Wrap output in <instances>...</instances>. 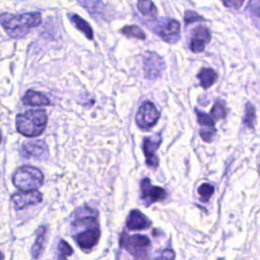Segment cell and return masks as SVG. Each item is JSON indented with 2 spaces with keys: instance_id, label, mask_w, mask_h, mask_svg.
Instances as JSON below:
<instances>
[{
  "instance_id": "cell-32",
  "label": "cell",
  "mask_w": 260,
  "mask_h": 260,
  "mask_svg": "<svg viewBox=\"0 0 260 260\" xmlns=\"http://www.w3.org/2000/svg\"><path fill=\"white\" fill-rule=\"evenodd\" d=\"M1 140H2V134H1V131H0V143H1Z\"/></svg>"
},
{
  "instance_id": "cell-18",
  "label": "cell",
  "mask_w": 260,
  "mask_h": 260,
  "mask_svg": "<svg viewBox=\"0 0 260 260\" xmlns=\"http://www.w3.org/2000/svg\"><path fill=\"white\" fill-rule=\"evenodd\" d=\"M197 77L200 80V85L204 89H207L217 79V73L213 69H211V68H202L199 71Z\"/></svg>"
},
{
  "instance_id": "cell-9",
  "label": "cell",
  "mask_w": 260,
  "mask_h": 260,
  "mask_svg": "<svg viewBox=\"0 0 260 260\" xmlns=\"http://www.w3.org/2000/svg\"><path fill=\"white\" fill-rule=\"evenodd\" d=\"M143 68L147 78L155 79L165 69L164 59L154 52H146L143 58Z\"/></svg>"
},
{
  "instance_id": "cell-1",
  "label": "cell",
  "mask_w": 260,
  "mask_h": 260,
  "mask_svg": "<svg viewBox=\"0 0 260 260\" xmlns=\"http://www.w3.org/2000/svg\"><path fill=\"white\" fill-rule=\"evenodd\" d=\"M42 21L40 12H30L23 14H0V23L6 32L14 39L24 37L30 28L38 26Z\"/></svg>"
},
{
  "instance_id": "cell-17",
  "label": "cell",
  "mask_w": 260,
  "mask_h": 260,
  "mask_svg": "<svg viewBox=\"0 0 260 260\" xmlns=\"http://www.w3.org/2000/svg\"><path fill=\"white\" fill-rule=\"evenodd\" d=\"M137 8L140 13L148 20H155L157 9L151 0H137Z\"/></svg>"
},
{
  "instance_id": "cell-8",
  "label": "cell",
  "mask_w": 260,
  "mask_h": 260,
  "mask_svg": "<svg viewBox=\"0 0 260 260\" xmlns=\"http://www.w3.org/2000/svg\"><path fill=\"white\" fill-rule=\"evenodd\" d=\"M43 200V195L41 192L36 190H28L14 193L11 196V202L15 210H21L26 206L40 203Z\"/></svg>"
},
{
  "instance_id": "cell-24",
  "label": "cell",
  "mask_w": 260,
  "mask_h": 260,
  "mask_svg": "<svg viewBox=\"0 0 260 260\" xmlns=\"http://www.w3.org/2000/svg\"><path fill=\"white\" fill-rule=\"evenodd\" d=\"M245 118H244V123L249 127V128H254V122H255V107L250 104L247 103L246 105V110H245Z\"/></svg>"
},
{
  "instance_id": "cell-16",
  "label": "cell",
  "mask_w": 260,
  "mask_h": 260,
  "mask_svg": "<svg viewBox=\"0 0 260 260\" xmlns=\"http://www.w3.org/2000/svg\"><path fill=\"white\" fill-rule=\"evenodd\" d=\"M22 103L26 106H34V107L51 105V102L44 93L35 91L32 89H29L25 92V94L22 98Z\"/></svg>"
},
{
  "instance_id": "cell-25",
  "label": "cell",
  "mask_w": 260,
  "mask_h": 260,
  "mask_svg": "<svg viewBox=\"0 0 260 260\" xmlns=\"http://www.w3.org/2000/svg\"><path fill=\"white\" fill-rule=\"evenodd\" d=\"M195 112L197 113L198 122H199V124L201 126H203L204 128H212V127H214V121L212 120V118L210 117L209 114H205L204 112H201L198 109H196Z\"/></svg>"
},
{
  "instance_id": "cell-2",
  "label": "cell",
  "mask_w": 260,
  "mask_h": 260,
  "mask_svg": "<svg viewBox=\"0 0 260 260\" xmlns=\"http://www.w3.org/2000/svg\"><path fill=\"white\" fill-rule=\"evenodd\" d=\"M48 122L47 114L44 110H29L16 117L17 131L26 137L40 136Z\"/></svg>"
},
{
  "instance_id": "cell-28",
  "label": "cell",
  "mask_w": 260,
  "mask_h": 260,
  "mask_svg": "<svg viewBox=\"0 0 260 260\" xmlns=\"http://www.w3.org/2000/svg\"><path fill=\"white\" fill-rule=\"evenodd\" d=\"M215 134V128H202L200 130V136L203 141L210 142L213 139V136Z\"/></svg>"
},
{
  "instance_id": "cell-13",
  "label": "cell",
  "mask_w": 260,
  "mask_h": 260,
  "mask_svg": "<svg viewBox=\"0 0 260 260\" xmlns=\"http://www.w3.org/2000/svg\"><path fill=\"white\" fill-rule=\"evenodd\" d=\"M161 143L160 133L157 134V137H148L143 142V151L146 158V165L150 168H156L158 166V158L155 155V151Z\"/></svg>"
},
{
  "instance_id": "cell-12",
  "label": "cell",
  "mask_w": 260,
  "mask_h": 260,
  "mask_svg": "<svg viewBox=\"0 0 260 260\" xmlns=\"http://www.w3.org/2000/svg\"><path fill=\"white\" fill-rule=\"evenodd\" d=\"M20 154L24 157L45 158L48 155V147L44 140L29 141L21 146Z\"/></svg>"
},
{
  "instance_id": "cell-31",
  "label": "cell",
  "mask_w": 260,
  "mask_h": 260,
  "mask_svg": "<svg viewBox=\"0 0 260 260\" xmlns=\"http://www.w3.org/2000/svg\"><path fill=\"white\" fill-rule=\"evenodd\" d=\"M3 258H4V255L0 252V259H3Z\"/></svg>"
},
{
  "instance_id": "cell-23",
  "label": "cell",
  "mask_w": 260,
  "mask_h": 260,
  "mask_svg": "<svg viewBox=\"0 0 260 260\" xmlns=\"http://www.w3.org/2000/svg\"><path fill=\"white\" fill-rule=\"evenodd\" d=\"M209 115H210V117L212 118L213 121H218V120H221V119L225 118L226 111H225L224 106L221 103L216 102L214 104V106L212 107Z\"/></svg>"
},
{
  "instance_id": "cell-19",
  "label": "cell",
  "mask_w": 260,
  "mask_h": 260,
  "mask_svg": "<svg viewBox=\"0 0 260 260\" xmlns=\"http://www.w3.org/2000/svg\"><path fill=\"white\" fill-rule=\"evenodd\" d=\"M46 226H41L37 233V238L35 241V244L31 248V256L32 258H39L42 254V251L44 249L45 239H46Z\"/></svg>"
},
{
  "instance_id": "cell-5",
  "label": "cell",
  "mask_w": 260,
  "mask_h": 260,
  "mask_svg": "<svg viewBox=\"0 0 260 260\" xmlns=\"http://www.w3.org/2000/svg\"><path fill=\"white\" fill-rule=\"evenodd\" d=\"M159 119V112L151 102H143L136 114V123L140 129H151Z\"/></svg>"
},
{
  "instance_id": "cell-11",
  "label": "cell",
  "mask_w": 260,
  "mask_h": 260,
  "mask_svg": "<svg viewBox=\"0 0 260 260\" xmlns=\"http://www.w3.org/2000/svg\"><path fill=\"white\" fill-rule=\"evenodd\" d=\"M210 40H211L210 30L203 25H199L193 31V35L190 41V50L193 53H201L204 51L205 46L210 42Z\"/></svg>"
},
{
  "instance_id": "cell-4",
  "label": "cell",
  "mask_w": 260,
  "mask_h": 260,
  "mask_svg": "<svg viewBox=\"0 0 260 260\" xmlns=\"http://www.w3.org/2000/svg\"><path fill=\"white\" fill-rule=\"evenodd\" d=\"M120 246L135 258H145L150 247V240L143 235H128L123 233L120 237Z\"/></svg>"
},
{
  "instance_id": "cell-21",
  "label": "cell",
  "mask_w": 260,
  "mask_h": 260,
  "mask_svg": "<svg viewBox=\"0 0 260 260\" xmlns=\"http://www.w3.org/2000/svg\"><path fill=\"white\" fill-rule=\"evenodd\" d=\"M121 32L123 35H126L127 37H131V38H135L138 40H145L146 36L145 32L137 25H126L121 29Z\"/></svg>"
},
{
  "instance_id": "cell-27",
  "label": "cell",
  "mask_w": 260,
  "mask_h": 260,
  "mask_svg": "<svg viewBox=\"0 0 260 260\" xmlns=\"http://www.w3.org/2000/svg\"><path fill=\"white\" fill-rule=\"evenodd\" d=\"M184 20H185V24L189 25L190 23L195 22V21H202V20H204V18L200 14H198L197 12H195L193 10H187L185 13V16H184Z\"/></svg>"
},
{
  "instance_id": "cell-3",
  "label": "cell",
  "mask_w": 260,
  "mask_h": 260,
  "mask_svg": "<svg viewBox=\"0 0 260 260\" xmlns=\"http://www.w3.org/2000/svg\"><path fill=\"white\" fill-rule=\"evenodd\" d=\"M13 185L22 191L36 190L44 183L43 173L35 167L22 166L12 176Z\"/></svg>"
},
{
  "instance_id": "cell-10",
  "label": "cell",
  "mask_w": 260,
  "mask_h": 260,
  "mask_svg": "<svg viewBox=\"0 0 260 260\" xmlns=\"http://www.w3.org/2000/svg\"><path fill=\"white\" fill-rule=\"evenodd\" d=\"M101 232L99 230V226H91L77 234L75 236V241L80 247V249H82L85 252H88L98 244Z\"/></svg>"
},
{
  "instance_id": "cell-30",
  "label": "cell",
  "mask_w": 260,
  "mask_h": 260,
  "mask_svg": "<svg viewBox=\"0 0 260 260\" xmlns=\"http://www.w3.org/2000/svg\"><path fill=\"white\" fill-rule=\"evenodd\" d=\"M175 257H176L175 253L172 249H166L161 254V258H165V259H174Z\"/></svg>"
},
{
  "instance_id": "cell-26",
  "label": "cell",
  "mask_w": 260,
  "mask_h": 260,
  "mask_svg": "<svg viewBox=\"0 0 260 260\" xmlns=\"http://www.w3.org/2000/svg\"><path fill=\"white\" fill-rule=\"evenodd\" d=\"M73 253V249L71 248V246L65 242L64 240L60 241L59 244V256L58 258H67L68 256L72 255Z\"/></svg>"
},
{
  "instance_id": "cell-22",
  "label": "cell",
  "mask_w": 260,
  "mask_h": 260,
  "mask_svg": "<svg viewBox=\"0 0 260 260\" xmlns=\"http://www.w3.org/2000/svg\"><path fill=\"white\" fill-rule=\"evenodd\" d=\"M213 192H214V187L208 183H203L198 188V194H199L200 200L203 202H207L212 196Z\"/></svg>"
},
{
  "instance_id": "cell-7",
  "label": "cell",
  "mask_w": 260,
  "mask_h": 260,
  "mask_svg": "<svg viewBox=\"0 0 260 260\" xmlns=\"http://www.w3.org/2000/svg\"><path fill=\"white\" fill-rule=\"evenodd\" d=\"M141 198L145 202V205H150L151 203L157 201H164L167 198V191L158 186H152L148 178H144L140 183Z\"/></svg>"
},
{
  "instance_id": "cell-14",
  "label": "cell",
  "mask_w": 260,
  "mask_h": 260,
  "mask_svg": "<svg viewBox=\"0 0 260 260\" xmlns=\"http://www.w3.org/2000/svg\"><path fill=\"white\" fill-rule=\"evenodd\" d=\"M126 225L131 231L146 230L151 225V221L141 211L134 209L131 211Z\"/></svg>"
},
{
  "instance_id": "cell-20",
  "label": "cell",
  "mask_w": 260,
  "mask_h": 260,
  "mask_svg": "<svg viewBox=\"0 0 260 260\" xmlns=\"http://www.w3.org/2000/svg\"><path fill=\"white\" fill-rule=\"evenodd\" d=\"M70 19L72 21V23L80 30L82 31L85 37L89 40L93 39V31L91 26L89 25V23H87L83 18H81L79 15L77 14H71L70 15Z\"/></svg>"
},
{
  "instance_id": "cell-29",
  "label": "cell",
  "mask_w": 260,
  "mask_h": 260,
  "mask_svg": "<svg viewBox=\"0 0 260 260\" xmlns=\"http://www.w3.org/2000/svg\"><path fill=\"white\" fill-rule=\"evenodd\" d=\"M223 2V4L226 7L230 8H240L245 0H221Z\"/></svg>"
},
{
  "instance_id": "cell-6",
  "label": "cell",
  "mask_w": 260,
  "mask_h": 260,
  "mask_svg": "<svg viewBox=\"0 0 260 260\" xmlns=\"http://www.w3.org/2000/svg\"><path fill=\"white\" fill-rule=\"evenodd\" d=\"M180 22L172 18H161L155 26L156 34L167 43L175 44L180 39Z\"/></svg>"
},
{
  "instance_id": "cell-15",
  "label": "cell",
  "mask_w": 260,
  "mask_h": 260,
  "mask_svg": "<svg viewBox=\"0 0 260 260\" xmlns=\"http://www.w3.org/2000/svg\"><path fill=\"white\" fill-rule=\"evenodd\" d=\"M79 4L85 8L94 17H105L107 7L101 0H77Z\"/></svg>"
}]
</instances>
